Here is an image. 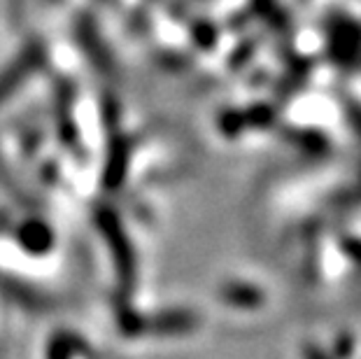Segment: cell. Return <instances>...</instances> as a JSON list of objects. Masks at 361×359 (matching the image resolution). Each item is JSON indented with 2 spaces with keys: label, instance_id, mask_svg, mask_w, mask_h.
<instances>
[{
  "label": "cell",
  "instance_id": "obj_1",
  "mask_svg": "<svg viewBox=\"0 0 361 359\" xmlns=\"http://www.w3.org/2000/svg\"><path fill=\"white\" fill-rule=\"evenodd\" d=\"M37 59H40V56H37V51H26V54L19 59V63L12 66L10 71L0 78V98H5L7 91H10L12 87H17V84L26 78V73L37 63Z\"/></svg>",
  "mask_w": 361,
  "mask_h": 359
}]
</instances>
